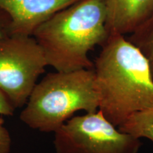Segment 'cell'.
Masks as SVG:
<instances>
[{"mask_svg": "<svg viewBox=\"0 0 153 153\" xmlns=\"http://www.w3.org/2000/svg\"><path fill=\"white\" fill-rule=\"evenodd\" d=\"M11 140L8 131L0 124V153H9Z\"/></svg>", "mask_w": 153, "mask_h": 153, "instance_id": "obj_11", "label": "cell"}, {"mask_svg": "<svg viewBox=\"0 0 153 153\" xmlns=\"http://www.w3.org/2000/svg\"><path fill=\"white\" fill-rule=\"evenodd\" d=\"M47 66L33 36L9 35L0 40V90L14 108L26 104Z\"/></svg>", "mask_w": 153, "mask_h": 153, "instance_id": "obj_5", "label": "cell"}, {"mask_svg": "<svg viewBox=\"0 0 153 153\" xmlns=\"http://www.w3.org/2000/svg\"><path fill=\"white\" fill-rule=\"evenodd\" d=\"M118 129L136 138L144 137L153 143V108L131 115Z\"/></svg>", "mask_w": 153, "mask_h": 153, "instance_id": "obj_8", "label": "cell"}, {"mask_svg": "<svg viewBox=\"0 0 153 153\" xmlns=\"http://www.w3.org/2000/svg\"><path fill=\"white\" fill-rule=\"evenodd\" d=\"M98 109L93 68L56 71L36 85L20 119L33 129L55 133L78 111Z\"/></svg>", "mask_w": 153, "mask_h": 153, "instance_id": "obj_3", "label": "cell"}, {"mask_svg": "<svg viewBox=\"0 0 153 153\" xmlns=\"http://www.w3.org/2000/svg\"><path fill=\"white\" fill-rule=\"evenodd\" d=\"M11 19L4 11L0 9V40L11 35Z\"/></svg>", "mask_w": 153, "mask_h": 153, "instance_id": "obj_10", "label": "cell"}, {"mask_svg": "<svg viewBox=\"0 0 153 153\" xmlns=\"http://www.w3.org/2000/svg\"><path fill=\"white\" fill-rule=\"evenodd\" d=\"M142 145L99 109L72 117L55 132V153H138Z\"/></svg>", "mask_w": 153, "mask_h": 153, "instance_id": "obj_4", "label": "cell"}, {"mask_svg": "<svg viewBox=\"0 0 153 153\" xmlns=\"http://www.w3.org/2000/svg\"><path fill=\"white\" fill-rule=\"evenodd\" d=\"M104 0H80L40 26L33 36L43 49L48 66L57 72L92 69L89 53L109 34Z\"/></svg>", "mask_w": 153, "mask_h": 153, "instance_id": "obj_2", "label": "cell"}, {"mask_svg": "<svg viewBox=\"0 0 153 153\" xmlns=\"http://www.w3.org/2000/svg\"><path fill=\"white\" fill-rule=\"evenodd\" d=\"M109 35L132 34L153 16V0H104Z\"/></svg>", "mask_w": 153, "mask_h": 153, "instance_id": "obj_7", "label": "cell"}, {"mask_svg": "<svg viewBox=\"0 0 153 153\" xmlns=\"http://www.w3.org/2000/svg\"><path fill=\"white\" fill-rule=\"evenodd\" d=\"M128 40L148 59L153 74V16L132 33Z\"/></svg>", "mask_w": 153, "mask_h": 153, "instance_id": "obj_9", "label": "cell"}, {"mask_svg": "<svg viewBox=\"0 0 153 153\" xmlns=\"http://www.w3.org/2000/svg\"><path fill=\"white\" fill-rule=\"evenodd\" d=\"M80 0H0L11 19V35L33 36L44 22Z\"/></svg>", "mask_w": 153, "mask_h": 153, "instance_id": "obj_6", "label": "cell"}, {"mask_svg": "<svg viewBox=\"0 0 153 153\" xmlns=\"http://www.w3.org/2000/svg\"><path fill=\"white\" fill-rule=\"evenodd\" d=\"M99 109L116 127L153 108V74L148 59L124 36L109 35L94 63Z\"/></svg>", "mask_w": 153, "mask_h": 153, "instance_id": "obj_1", "label": "cell"}, {"mask_svg": "<svg viewBox=\"0 0 153 153\" xmlns=\"http://www.w3.org/2000/svg\"><path fill=\"white\" fill-rule=\"evenodd\" d=\"M14 108L4 94L0 90V115L11 116L14 113Z\"/></svg>", "mask_w": 153, "mask_h": 153, "instance_id": "obj_12", "label": "cell"}]
</instances>
